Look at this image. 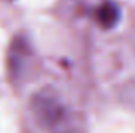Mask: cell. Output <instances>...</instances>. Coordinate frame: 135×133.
<instances>
[{"mask_svg":"<svg viewBox=\"0 0 135 133\" xmlns=\"http://www.w3.org/2000/svg\"><path fill=\"white\" fill-rule=\"evenodd\" d=\"M29 111L43 133H79L80 130L77 113L53 87H45L31 96Z\"/></svg>","mask_w":135,"mask_h":133,"instance_id":"obj_1","label":"cell"},{"mask_svg":"<svg viewBox=\"0 0 135 133\" xmlns=\"http://www.w3.org/2000/svg\"><path fill=\"white\" fill-rule=\"evenodd\" d=\"M96 17H98V22L101 24L103 27H113L120 19V12L113 3H106V5H103L101 9L98 10Z\"/></svg>","mask_w":135,"mask_h":133,"instance_id":"obj_2","label":"cell"},{"mask_svg":"<svg viewBox=\"0 0 135 133\" xmlns=\"http://www.w3.org/2000/svg\"><path fill=\"white\" fill-rule=\"evenodd\" d=\"M7 2H10V0H7Z\"/></svg>","mask_w":135,"mask_h":133,"instance_id":"obj_3","label":"cell"}]
</instances>
